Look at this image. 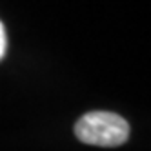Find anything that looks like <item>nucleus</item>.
<instances>
[{
  "label": "nucleus",
  "instance_id": "nucleus-1",
  "mask_svg": "<svg viewBox=\"0 0 151 151\" xmlns=\"http://www.w3.org/2000/svg\"><path fill=\"white\" fill-rule=\"evenodd\" d=\"M75 135L80 142L100 147L122 146L129 138V124L126 118L109 111H91L78 118Z\"/></svg>",
  "mask_w": 151,
  "mask_h": 151
},
{
  "label": "nucleus",
  "instance_id": "nucleus-2",
  "mask_svg": "<svg viewBox=\"0 0 151 151\" xmlns=\"http://www.w3.org/2000/svg\"><path fill=\"white\" fill-rule=\"evenodd\" d=\"M6 49H7V37H6V27L4 24L0 22V60L4 58L6 55Z\"/></svg>",
  "mask_w": 151,
  "mask_h": 151
}]
</instances>
